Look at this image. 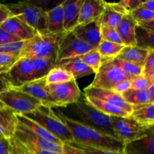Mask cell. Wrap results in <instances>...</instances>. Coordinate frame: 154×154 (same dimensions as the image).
<instances>
[{"label":"cell","instance_id":"6da1fadb","mask_svg":"<svg viewBox=\"0 0 154 154\" xmlns=\"http://www.w3.org/2000/svg\"><path fill=\"white\" fill-rule=\"evenodd\" d=\"M54 114L64 123L70 131L73 141L84 145L111 150L118 153H123L124 144L118 138L99 132L90 126L78 123L66 118L56 108H51Z\"/></svg>","mask_w":154,"mask_h":154},{"label":"cell","instance_id":"7a4b0ae2","mask_svg":"<svg viewBox=\"0 0 154 154\" xmlns=\"http://www.w3.org/2000/svg\"><path fill=\"white\" fill-rule=\"evenodd\" d=\"M66 118L90 126L99 132L115 137L111 124L110 116L105 115L87 103L84 95L76 102L64 107H54Z\"/></svg>","mask_w":154,"mask_h":154},{"label":"cell","instance_id":"3957f363","mask_svg":"<svg viewBox=\"0 0 154 154\" xmlns=\"http://www.w3.org/2000/svg\"><path fill=\"white\" fill-rule=\"evenodd\" d=\"M21 115L42 126L63 144H69L74 141L70 131L54 114L50 107L40 105L35 111Z\"/></svg>","mask_w":154,"mask_h":154},{"label":"cell","instance_id":"277c9868","mask_svg":"<svg viewBox=\"0 0 154 154\" xmlns=\"http://www.w3.org/2000/svg\"><path fill=\"white\" fill-rule=\"evenodd\" d=\"M5 6L12 16L19 18L38 34H48L47 11L35 4L33 1L11 3Z\"/></svg>","mask_w":154,"mask_h":154},{"label":"cell","instance_id":"5b68a950","mask_svg":"<svg viewBox=\"0 0 154 154\" xmlns=\"http://www.w3.org/2000/svg\"><path fill=\"white\" fill-rule=\"evenodd\" d=\"M65 33L37 34L32 38L26 41L20 52V58L42 57L57 59L59 42Z\"/></svg>","mask_w":154,"mask_h":154},{"label":"cell","instance_id":"8992f818","mask_svg":"<svg viewBox=\"0 0 154 154\" xmlns=\"http://www.w3.org/2000/svg\"><path fill=\"white\" fill-rule=\"evenodd\" d=\"M0 102L16 114H27L43 105L40 101L14 87L0 93Z\"/></svg>","mask_w":154,"mask_h":154},{"label":"cell","instance_id":"52a82bcc","mask_svg":"<svg viewBox=\"0 0 154 154\" xmlns=\"http://www.w3.org/2000/svg\"><path fill=\"white\" fill-rule=\"evenodd\" d=\"M111 124L116 138L124 144L138 139L147 135L150 128L142 126L130 117L111 116Z\"/></svg>","mask_w":154,"mask_h":154},{"label":"cell","instance_id":"ba28073f","mask_svg":"<svg viewBox=\"0 0 154 154\" xmlns=\"http://www.w3.org/2000/svg\"><path fill=\"white\" fill-rule=\"evenodd\" d=\"M133 78L113 64L109 60L102 59V65L96 73L94 80L90 86L112 90L114 86L120 81H132Z\"/></svg>","mask_w":154,"mask_h":154},{"label":"cell","instance_id":"9c48e42d","mask_svg":"<svg viewBox=\"0 0 154 154\" xmlns=\"http://www.w3.org/2000/svg\"><path fill=\"white\" fill-rule=\"evenodd\" d=\"M47 88L55 107H64L75 103L82 95L78 83L74 79L62 84H48Z\"/></svg>","mask_w":154,"mask_h":154},{"label":"cell","instance_id":"30bf717a","mask_svg":"<svg viewBox=\"0 0 154 154\" xmlns=\"http://www.w3.org/2000/svg\"><path fill=\"white\" fill-rule=\"evenodd\" d=\"M93 49L90 45L77 38L72 32H66L59 42L57 63L62 60L78 57Z\"/></svg>","mask_w":154,"mask_h":154},{"label":"cell","instance_id":"8fae6325","mask_svg":"<svg viewBox=\"0 0 154 154\" xmlns=\"http://www.w3.org/2000/svg\"><path fill=\"white\" fill-rule=\"evenodd\" d=\"M12 87H19L35 80V69L32 60L29 57L20 58L5 73Z\"/></svg>","mask_w":154,"mask_h":154},{"label":"cell","instance_id":"7c38bea8","mask_svg":"<svg viewBox=\"0 0 154 154\" xmlns=\"http://www.w3.org/2000/svg\"><path fill=\"white\" fill-rule=\"evenodd\" d=\"M12 137L23 144L35 146L45 150L63 154V145H59V144L46 141L44 138L32 132L28 129L24 127L23 125L20 124L19 123L17 125L16 129Z\"/></svg>","mask_w":154,"mask_h":154},{"label":"cell","instance_id":"4fadbf2b","mask_svg":"<svg viewBox=\"0 0 154 154\" xmlns=\"http://www.w3.org/2000/svg\"><path fill=\"white\" fill-rule=\"evenodd\" d=\"M84 95L85 96L96 98V99H100L104 102H108V103H111L117 107H120L125 110L126 112L129 113V114L132 113V105L126 103L121 95L116 93L112 90L98 88V87H92L90 85L84 89Z\"/></svg>","mask_w":154,"mask_h":154},{"label":"cell","instance_id":"5bb4252c","mask_svg":"<svg viewBox=\"0 0 154 154\" xmlns=\"http://www.w3.org/2000/svg\"><path fill=\"white\" fill-rule=\"evenodd\" d=\"M47 85L48 84L45 77L40 79L32 81L16 88L40 101L41 103L45 106L54 108L55 107V103L48 93Z\"/></svg>","mask_w":154,"mask_h":154},{"label":"cell","instance_id":"9a60e30c","mask_svg":"<svg viewBox=\"0 0 154 154\" xmlns=\"http://www.w3.org/2000/svg\"><path fill=\"white\" fill-rule=\"evenodd\" d=\"M72 32L77 38L90 45L94 49L98 48L102 41L101 25L99 20L78 25Z\"/></svg>","mask_w":154,"mask_h":154},{"label":"cell","instance_id":"2e32d148","mask_svg":"<svg viewBox=\"0 0 154 154\" xmlns=\"http://www.w3.org/2000/svg\"><path fill=\"white\" fill-rule=\"evenodd\" d=\"M0 28L3 29L11 35L23 42L29 40L38 34L29 26L23 22L19 18L14 16L10 17L2 24H1Z\"/></svg>","mask_w":154,"mask_h":154},{"label":"cell","instance_id":"e0dca14e","mask_svg":"<svg viewBox=\"0 0 154 154\" xmlns=\"http://www.w3.org/2000/svg\"><path fill=\"white\" fill-rule=\"evenodd\" d=\"M105 2L102 0H84L80 10L78 25L99 20L105 10Z\"/></svg>","mask_w":154,"mask_h":154},{"label":"cell","instance_id":"ac0fdd59","mask_svg":"<svg viewBox=\"0 0 154 154\" xmlns=\"http://www.w3.org/2000/svg\"><path fill=\"white\" fill-rule=\"evenodd\" d=\"M124 154H154V126L147 135L124 144Z\"/></svg>","mask_w":154,"mask_h":154},{"label":"cell","instance_id":"d6986e66","mask_svg":"<svg viewBox=\"0 0 154 154\" xmlns=\"http://www.w3.org/2000/svg\"><path fill=\"white\" fill-rule=\"evenodd\" d=\"M84 0H66L62 2L63 27L66 32H72L78 24L80 10Z\"/></svg>","mask_w":154,"mask_h":154},{"label":"cell","instance_id":"ffe728a7","mask_svg":"<svg viewBox=\"0 0 154 154\" xmlns=\"http://www.w3.org/2000/svg\"><path fill=\"white\" fill-rule=\"evenodd\" d=\"M55 67L60 68L69 72L74 80H78L83 77L95 74L93 69H90L78 57L62 60L56 63Z\"/></svg>","mask_w":154,"mask_h":154},{"label":"cell","instance_id":"44dd1931","mask_svg":"<svg viewBox=\"0 0 154 154\" xmlns=\"http://www.w3.org/2000/svg\"><path fill=\"white\" fill-rule=\"evenodd\" d=\"M137 23L130 14L123 15L116 28L124 46H135V27Z\"/></svg>","mask_w":154,"mask_h":154},{"label":"cell","instance_id":"7402d4cb","mask_svg":"<svg viewBox=\"0 0 154 154\" xmlns=\"http://www.w3.org/2000/svg\"><path fill=\"white\" fill-rule=\"evenodd\" d=\"M129 117L145 127L154 126V102L133 105Z\"/></svg>","mask_w":154,"mask_h":154},{"label":"cell","instance_id":"603a6c76","mask_svg":"<svg viewBox=\"0 0 154 154\" xmlns=\"http://www.w3.org/2000/svg\"><path fill=\"white\" fill-rule=\"evenodd\" d=\"M66 32L63 27V11L62 2L47 11V33L60 34Z\"/></svg>","mask_w":154,"mask_h":154},{"label":"cell","instance_id":"cb8c5ba5","mask_svg":"<svg viewBox=\"0 0 154 154\" xmlns=\"http://www.w3.org/2000/svg\"><path fill=\"white\" fill-rule=\"evenodd\" d=\"M150 51L137 46H125L116 58L142 67Z\"/></svg>","mask_w":154,"mask_h":154},{"label":"cell","instance_id":"d4e9b609","mask_svg":"<svg viewBox=\"0 0 154 154\" xmlns=\"http://www.w3.org/2000/svg\"><path fill=\"white\" fill-rule=\"evenodd\" d=\"M84 97H85L87 103L90 104L91 106H93V108H95L96 110H98L105 115L110 116V117L114 116V117H127L130 115L129 113L126 112L123 108L112 105L111 103L104 102V101L96 99V98L90 97V96H84Z\"/></svg>","mask_w":154,"mask_h":154},{"label":"cell","instance_id":"484cf974","mask_svg":"<svg viewBox=\"0 0 154 154\" xmlns=\"http://www.w3.org/2000/svg\"><path fill=\"white\" fill-rule=\"evenodd\" d=\"M16 117L17 122L20 124L23 125L24 127L28 129L29 130H30L32 132L37 135L38 136L41 137V138H44V139H45L48 141H50V142L54 143V144H59V145H63V143L60 140H59L55 136L51 135L46 129H44L42 126L36 123L35 122L26 118V117L21 115V114H16Z\"/></svg>","mask_w":154,"mask_h":154},{"label":"cell","instance_id":"4316f807","mask_svg":"<svg viewBox=\"0 0 154 154\" xmlns=\"http://www.w3.org/2000/svg\"><path fill=\"white\" fill-rule=\"evenodd\" d=\"M135 46L142 49L154 51V31L146 29L136 24L135 27Z\"/></svg>","mask_w":154,"mask_h":154},{"label":"cell","instance_id":"83f0119b","mask_svg":"<svg viewBox=\"0 0 154 154\" xmlns=\"http://www.w3.org/2000/svg\"><path fill=\"white\" fill-rule=\"evenodd\" d=\"M121 96L126 103L132 106L154 102V98L152 97L148 90H135L129 89Z\"/></svg>","mask_w":154,"mask_h":154},{"label":"cell","instance_id":"f1b7e54d","mask_svg":"<svg viewBox=\"0 0 154 154\" xmlns=\"http://www.w3.org/2000/svg\"><path fill=\"white\" fill-rule=\"evenodd\" d=\"M35 69V80L40 79L47 76L48 73L56 66V58H42L30 57Z\"/></svg>","mask_w":154,"mask_h":154},{"label":"cell","instance_id":"f546056e","mask_svg":"<svg viewBox=\"0 0 154 154\" xmlns=\"http://www.w3.org/2000/svg\"><path fill=\"white\" fill-rule=\"evenodd\" d=\"M11 144V154H60L45 150L35 146L20 142L13 137L9 139Z\"/></svg>","mask_w":154,"mask_h":154},{"label":"cell","instance_id":"4dcf8cb0","mask_svg":"<svg viewBox=\"0 0 154 154\" xmlns=\"http://www.w3.org/2000/svg\"><path fill=\"white\" fill-rule=\"evenodd\" d=\"M18 122L16 114L5 107H0V126L4 128L11 138Z\"/></svg>","mask_w":154,"mask_h":154},{"label":"cell","instance_id":"1f68e13d","mask_svg":"<svg viewBox=\"0 0 154 154\" xmlns=\"http://www.w3.org/2000/svg\"><path fill=\"white\" fill-rule=\"evenodd\" d=\"M123 14L113 10L105 2V10L101 15L99 21L101 26H106L109 28L116 29L123 18Z\"/></svg>","mask_w":154,"mask_h":154},{"label":"cell","instance_id":"d6a6232c","mask_svg":"<svg viewBox=\"0 0 154 154\" xmlns=\"http://www.w3.org/2000/svg\"><path fill=\"white\" fill-rule=\"evenodd\" d=\"M124 47L123 45L102 40L96 49L102 57V60H112L117 57Z\"/></svg>","mask_w":154,"mask_h":154},{"label":"cell","instance_id":"836d02e7","mask_svg":"<svg viewBox=\"0 0 154 154\" xmlns=\"http://www.w3.org/2000/svg\"><path fill=\"white\" fill-rule=\"evenodd\" d=\"M47 84H62L73 80L72 75L63 69L54 67L45 77Z\"/></svg>","mask_w":154,"mask_h":154},{"label":"cell","instance_id":"e575fe53","mask_svg":"<svg viewBox=\"0 0 154 154\" xmlns=\"http://www.w3.org/2000/svg\"><path fill=\"white\" fill-rule=\"evenodd\" d=\"M78 57L81 59L85 64H87L90 69H93L95 74L98 72L102 65V57L98 52L97 49L92 50Z\"/></svg>","mask_w":154,"mask_h":154},{"label":"cell","instance_id":"d590c367","mask_svg":"<svg viewBox=\"0 0 154 154\" xmlns=\"http://www.w3.org/2000/svg\"><path fill=\"white\" fill-rule=\"evenodd\" d=\"M109 60L113 64L120 68L125 73L127 74L132 78H135V77L139 76V75H142V67H141V66L129 63V62L118 60L117 58H114Z\"/></svg>","mask_w":154,"mask_h":154},{"label":"cell","instance_id":"8d00e7d4","mask_svg":"<svg viewBox=\"0 0 154 154\" xmlns=\"http://www.w3.org/2000/svg\"><path fill=\"white\" fill-rule=\"evenodd\" d=\"M20 54L0 53V75L5 74L20 59Z\"/></svg>","mask_w":154,"mask_h":154},{"label":"cell","instance_id":"74e56055","mask_svg":"<svg viewBox=\"0 0 154 154\" xmlns=\"http://www.w3.org/2000/svg\"><path fill=\"white\" fill-rule=\"evenodd\" d=\"M132 17L136 21L137 23L142 22L154 21V11H151L144 8L139 7L130 13Z\"/></svg>","mask_w":154,"mask_h":154},{"label":"cell","instance_id":"f35d334b","mask_svg":"<svg viewBox=\"0 0 154 154\" xmlns=\"http://www.w3.org/2000/svg\"><path fill=\"white\" fill-rule=\"evenodd\" d=\"M142 75L154 82V51L149 53L142 66Z\"/></svg>","mask_w":154,"mask_h":154},{"label":"cell","instance_id":"ab89813d","mask_svg":"<svg viewBox=\"0 0 154 154\" xmlns=\"http://www.w3.org/2000/svg\"><path fill=\"white\" fill-rule=\"evenodd\" d=\"M101 35H102V40L108 41L119 45H123L116 29L101 26Z\"/></svg>","mask_w":154,"mask_h":154},{"label":"cell","instance_id":"60d3db41","mask_svg":"<svg viewBox=\"0 0 154 154\" xmlns=\"http://www.w3.org/2000/svg\"><path fill=\"white\" fill-rule=\"evenodd\" d=\"M67 144H69V145L72 146L75 148L79 149V150H82L87 154H124L123 153H118V152H114L111 151V150H103V149L96 148V147L84 145V144H78V143L75 142V141H72V142Z\"/></svg>","mask_w":154,"mask_h":154},{"label":"cell","instance_id":"b9f144b4","mask_svg":"<svg viewBox=\"0 0 154 154\" xmlns=\"http://www.w3.org/2000/svg\"><path fill=\"white\" fill-rule=\"evenodd\" d=\"M153 83L143 75H139L131 81L130 89L135 90H147Z\"/></svg>","mask_w":154,"mask_h":154},{"label":"cell","instance_id":"7bdbcfd3","mask_svg":"<svg viewBox=\"0 0 154 154\" xmlns=\"http://www.w3.org/2000/svg\"><path fill=\"white\" fill-rule=\"evenodd\" d=\"M24 44H25V42H23V41H20V42H11V43L0 45V53L20 54L21 49L23 47Z\"/></svg>","mask_w":154,"mask_h":154},{"label":"cell","instance_id":"ee69618b","mask_svg":"<svg viewBox=\"0 0 154 154\" xmlns=\"http://www.w3.org/2000/svg\"><path fill=\"white\" fill-rule=\"evenodd\" d=\"M142 1L141 0H123V1L119 2L120 5L126 10V11L129 14L133 11L136 8H138L141 4Z\"/></svg>","mask_w":154,"mask_h":154},{"label":"cell","instance_id":"f6af8a7d","mask_svg":"<svg viewBox=\"0 0 154 154\" xmlns=\"http://www.w3.org/2000/svg\"><path fill=\"white\" fill-rule=\"evenodd\" d=\"M20 40L19 38L11 35L3 29L0 28V45L11 43V42H20Z\"/></svg>","mask_w":154,"mask_h":154},{"label":"cell","instance_id":"bcb514c9","mask_svg":"<svg viewBox=\"0 0 154 154\" xmlns=\"http://www.w3.org/2000/svg\"><path fill=\"white\" fill-rule=\"evenodd\" d=\"M131 87V81H122L120 82L117 83L115 86H114V89L112 90V91L115 92L116 93H118V94L122 95L123 93H124L125 92L127 91L128 90L130 89Z\"/></svg>","mask_w":154,"mask_h":154},{"label":"cell","instance_id":"7dc6e473","mask_svg":"<svg viewBox=\"0 0 154 154\" xmlns=\"http://www.w3.org/2000/svg\"><path fill=\"white\" fill-rule=\"evenodd\" d=\"M10 138H0V154H11Z\"/></svg>","mask_w":154,"mask_h":154},{"label":"cell","instance_id":"c3c4849f","mask_svg":"<svg viewBox=\"0 0 154 154\" xmlns=\"http://www.w3.org/2000/svg\"><path fill=\"white\" fill-rule=\"evenodd\" d=\"M11 87H12L11 84L6 77L5 74L0 75V93ZM0 107H5L1 102H0Z\"/></svg>","mask_w":154,"mask_h":154},{"label":"cell","instance_id":"681fc988","mask_svg":"<svg viewBox=\"0 0 154 154\" xmlns=\"http://www.w3.org/2000/svg\"><path fill=\"white\" fill-rule=\"evenodd\" d=\"M63 154H87L82 150L67 144H63Z\"/></svg>","mask_w":154,"mask_h":154},{"label":"cell","instance_id":"f907efd6","mask_svg":"<svg viewBox=\"0 0 154 154\" xmlns=\"http://www.w3.org/2000/svg\"><path fill=\"white\" fill-rule=\"evenodd\" d=\"M11 16V14L8 10L5 5L0 4V25Z\"/></svg>","mask_w":154,"mask_h":154},{"label":"cell","instance_id":"816d5d0a","mask_svg":"<svg viewBox=\"0 0 154 154\" xmlns=\"http://www.w3.org/2000/svg\"><path fill=\"white\" fill-rule=\"evenodd\" d=\"M140 6L144 8L147 9L151 11H154V1L153 0H147V1H142Z\"/></svg>","mask_w":154,"mask_h":154},{"label":"cell","instance_id":"f5cc1de1","mask_svg":"<svg viewBox=\"0 0 154 154\" xmlns=\"http://www.w3.org/2000/svg\"><path fill=\"white\" fill-rule=\"evenodd\" d=\"M0 138H11L8 132L5 130L4 128L0 126Z\"/></svg>","mask_w":154,"mask_h":154}]
</instances>
